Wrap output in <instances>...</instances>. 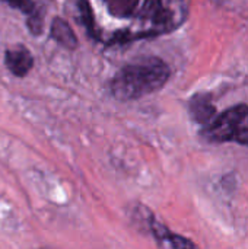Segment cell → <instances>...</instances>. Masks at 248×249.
I'll use <instances>...</instances> for the list:
<instances>
[{
  "instance_id": "cell-9",
  "label": "cell",
  "mask_w": 248,
  "mask_h": 249,
  "mask_svg": "<svg viewBox=\"0 0 248 249\" xmlns=\"http://www.w3.org/2000/svg\"><path fill=\"white\" fill-rule=\"evenodd\" d=\"M1 1L7 3L13 9L20 10L25 15H31L32 12L37 10V6H35V1L34 0H1Z\"/></svg>"
},
{
  "instance_id": "cell-4",
  "label": "cell",
  "mask_w": 248,
  "mask_h": 249,
  "mask_svg": "<svg viewBox=\"0 0 248 249\" xmlns=\"http://www.w3.org/2000/svg\"><path fill=\"white\" fill-rule=\"evenodd\" d=\"M4 63L13 76L23 77L34 67V57L25 45H13L6 50Z\"/></svg>"
},
{
  "instance_id": "cell-8",
  "label": "cell",
  "mask_w": 248,
  "mask_h": 249,
  "mask_svg": "<svg viewBox=\"0 0 248 249\" xmlns=\"http://www.w3.org/2000/svg\"><path fill=\"white\" fill-rule=\"evenodd\" d=\"M26 25H28L29 31H31L34 35H41V34H42V28H44L42 15H41V12H38V9H37L35 12H32L31 15H28V18H26Z\"/></svg>"
},
{
  "instance_id": "cell-5",
  "label": "cell",
  "mask_w": 248,
  "mask_h": 249,
  "mask_svg": "<svg viewBox=\"0 0 248 249\" xmlns=\"http://www.w3.org/2000/svg\"><path fill=\"white\" fill-rule=\"evenodd\" d=\"M190 112L194 121H197L202 125H206L210 123L216 115V108L213 107L209 95H196L190 101Z\"/></svg>"
},
{
  "instance_id": "cell-7",
  "label": "cell",
  "mask_w": 248,
  "mask_h": 249,
  "mask_svg": "<svg viewBox=\"0 0 248 249\" xmlns=\"http://www.w3.org/2000/svg\"><path fill=\"white\" fill-rule=\"evenodd\" d=\"M152 231H153V235L156 238V241L159 242V245L162 247H170V248H193L194 244L178 236V235H174L171 232H168L165 228H162L161 225L158 223H152Z\"/></svg>"
},
{
  "instance_id": "cell-6",
  "label": "cell",
  "mask_w": 248,
  "mask_h": 249,
  "mask_svg": "<svg viewBox=\"0 0 248 249\" xmlns=\"http://www.w3.org/2000/svg\"><path fill=\"white\" fill-rule=\"evenodd\" d=\"M51 36L64 48L67 50H75L77 47V36L70 28V25L61 19V18H54L51 22Z\"/></svg>"
},
{
  "instance_id": "cell-3",
  "label": "cell",
  "mask_w": 248,
  "mask_h": 249,
  "mask_svg": "<svg viewBox=\"0 0 248 249\" xmlns=\"http://www.w3.org/2000/svg\"><path fill=\"white\" fill-rule=\"evenodd\" d=\"M202 134L210 143L234 142L248 147V105L240 104L215 115L203 127Z\"/></svg>"
},
{
  "instance_id": "cell-1",
  "label": "cell",
  "mask_w": 248,
  "mask_h": 249,
  "mask_svg": "<svg viewBox=\"0 0 248 249\" xmlns=\"http://www.w3.org/2000/svg\"><path fill=\"white\" fill-rule=\"evenodd\" d=\"M88 32L107 45L155 38L178 29L190 0H76Z\"/></svg>"
},
{
  "instance_id": "cell-2",
  "label": "cell",
  "mask_w": 248,
  "mask_h": 249,
  "mask_svg": "<svg viewBox=\"0 0 248 249\" xmlns=\"http://www.w3.org/2000/svg\"><path fill=\"white\" fill-rule=\"evenodd\" d=\"M170 76L171 70L164 60L145 57L124 66L113 77L110 90L118 101H134L162 89Z\"/></svg>"
}]
</instances>
